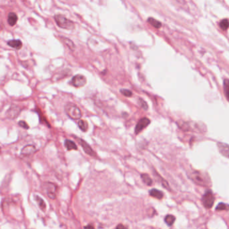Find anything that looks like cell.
I'll return each instance as SVG.
<instances>
[{"mask_svg": "<svg viewBox=\"0 0 229 229\" xmlns=\"http://www.w3.org/2000/svg\"><path fill=\"white\" fill-rule=\"evenodd\" d=\"M188 177L197 185L201 186H210V181L202 172L197 171H190L188 173Z\"/></svg>", "mask_w": 229, "mask_h": 229, "instance_id": "obj_1", "label": "cell"}, {"mask_svg": "<svg viewBox=\"0 0 229 229\" xmlns=\"http://www.w3.org/2000/svg\"><path fill=\"white\" fill-rule=\"evenodd\" d=\"M55 20L59 27L66 30H73L75 28V24L73 22L67 19L65 16L61 14H57L55 16Z\"/></svg>", "mask_w": 229, "mask_h": 229, "instance_id": "obj_2", "label": "cell"}, {"mask_svg": "<svg viewBox=\"0 0 229 229\" xmlns=\"http://www.w3.org/2000/svg\"><path fill=\"white\" fill-rule=\"evenodd\" d=\"M65 111L68 116L73 120H79L82 116L80 109L75 104L71 103L67 104L65 106Z\"/></svg>", "mask_w": 229, "mask_h": 229, "instance_id": "obj_3", "label": "cell"}, {"mask_svg": "<svg viewBox=\"0 0 229 229\" xmlns=\"http://www.w3.org/2000/svg\"><path fill=\"white\" fill-rule=\"evenodd\" d=\"M203 205L206 208L210 209L212 207L214 201H215V197H214L212 192L210 191H207L203 194L202 198Z\"/></svg>", "mask_w": 229, "mask_h": 229, "instance_id": "obj_4", "label": "cell"}, {"mask_svg": "<svg viewBox=\"0 0 229 229\" xmlns=\"http://www.w3.org/2000/svg\"><path fill=\"white\" fill-rule=\"evenodd\" d=\"M44 190L46 192V194L50 198L53 200L55 199L56 197V187L55 184L51 183H46L44 185Z\"/></svg>", "mask_w": 229, "mask_h": 229, "instance_id": "obj_5", "label": "cell"}, {"mask_svg": "<svg viewBox=\"0 0 229 229\" xmlns=\"http://www.w3.org/2000/svg\"><path fill=\"white\" fill-rule=\"evenodd\" d=\"M87 83L86 78L83 75L78 74L72 78L71 84L75 87H83Z\"/></svg>", "mask_w": 229, "mask_h": 229, "instance_id": "obj_6", "label": "cell"}, {"mask_svg": "<svg viewBox=\"0 0 229 229\" xmlns=\"http://www.w3.org/2000/svg\"><path fill=\"white\" fill-rule=\"evenodd\" d=\"M151 122V121L147 118H143L138 122L137 126L135 127V134H138V133L143 131V129H145L146 126Z\"/></svg>", "mask_w": 229, "mask_h": 229, "instance_id": "obj_7", "label": "cell"}, {"mask_svg": "<svg viewBox=\"0 0 229 229\" xmlns=\"http://www.w3.org/2000/svg\"><path fill=\"white\" fill-rule=\"evenodd\" d=\"M76 138L77 139L78 143H80V145L82 146V148H83V151H85L86 153H87V155H89V156H91V157H96V154H95V152L94 151V150L92 149L91 146H90L86 142V141H84L83 140L81 139V138H79L77 137H76Z\"/></svg>", "mask_w": 229, "mask_h": 229, "instance_id": "obj_8", "label": "cell"}, {"mask_svg": "<svg viewBox=\"0 0 229 229\" xmlns=\"http://www.w3.org/2000/svg\"><path fill=\"white\" fill-rule=\"evenodd\" d=\"M217 146L220 153L229 159V145L223 143H218Z\"/></svg>", "mask_w": 229, "mask_h": 229, "instance_id": "obj_9", "label": "cell"}, {"mask_svg": "<svg viewBox=\"0 0 229 229\" xmlns=\"http://www.w3.org/2000/svg\"><path fill=\"white\" fill-rule=\"evenodd\" d=\"M20 114V109L18 107L14 106V107H10V108L8 110L7 112V116L9 118H12V119H14L16 117L18 116Z\"/></svg>", "mask_w": 229, "mask_h": 229, "instance_id": "obj_10", "label": "cell"}, {"mask_svg": "<svg viewBox=\"0 0 229 229\" xmlns=\"http://www.w3.org/2000/svg\"><path fill=\"white\" fill-rule=\"evenodd\" d=\"M36 151V148L33 145H27L22 149L21 153L22 155H25V156H28V155H32L34 152Z\"/></svg>", "mask_w": 229, "mask_h": 229, "instance_id": "obj_11", "label": "cell"}, {"mask_svg": "<svg viewBox=\"0 0 229 229\" xmlns=\"http://www.w3.org/2000/svg\"><path fill=\"white\" fill-rule=\"evenodd\" d=\"M18 21V16L14 12H10L8 14V22L11 26H15V24L17 23Z\"/></svg>", "mask_w": 229, "mask_h": 229, "instance_id": "obj_12", "label": "cell"}, {"mask_svg": "<svg viewBox=\"0 0 229 229\" xmlns=\"http://www.w3.org/2000/svg\"><path fill=\"white\" fill-rule=\"evenodd\" d=\"M8 45L14 49L20 50L22 47V42L20 40H12L8 42Z\"/></svg>", "mask_w": 229, "mask_h": 229, "instance_id": "obj_13", "label": "cell"}, {"mask_svg": "<svg viewBox=\"0 0 229 229\" xmlns=\"http://www.w3.org/2000/svg\"><path fill=\"white\" fill-rule=\"evenodd\" d=\"M149 194L152 197H155V198L161 200L163 197V193L160 190H158L157 189H152L149 191Z\"/></svg>", "mask_w": 229, "mask_h": 229, "instance_id": "obj_14", "label": "cell"}, {"mask_svg": "<svg viewBox=\"0 0 229 229\" xmlns=\"http://www.w3.org/2000/svg\"><path fill=\"white\" fill-rule=\"evenodd\" d=\"M65 147L67 148L68 151L77 149V146L76 145V144L71 140H65Z\"/></svg>", "mask_w": 229, "mask_h": 229, "instance_id": "obj_15", "label": "cell"}, {"mask_svg": "<svg viewBox=\"0 0 229 229\" xmlns=\"http://www.w3.org/2000/svg\"><path fill=\"white\" fill-rule=\"evenodd\" d=\"M147 22H148V23H149L151 25V26H152L156 28H160L162 26V24L159 21H158V20H155L152 18H148Z\"/></svg>", "mask_w": 229, "mask_h": 229, "instance_id": "obj_16", "label": "cell"}, {"mask_svg": "<svg viewBox=\"0 0 229 229\" xmlns=\"http://www.w3.org/2000/svg\"><path fill=\"white\" fill-rule=\"evenodd\" d=\"M223 89H224V92L226 95V97L229 100V80L226 79L223 82Z\"/></svg>", "mask_w": 229, "mask_h": 229, "instance_id": "obj_17", "label": "cell"}, {"mask_svg": "<svg viewBox=\"0 0 229 229\" xmlns=\"http://www.w3.org/2000/svg\"><path fill=\"white\" fill-rule=\"evenodd\" d=\"M63 42H64V43L66 44V46H67L68 48H69L71 50L73 51V50H75V46L74 43H73V42L71 40H70V39L67 38H63Z\"/></svg>", "mask_w": 229, "mask_h": 229, "instance_id": "obj_18", "label": "cell"}, {"mask_svg": "<svg viewBox=\"0 0 229 229\" xmlns=\"http://www.w3.org/2000/svg\"><path fill=\"white\" fill-rule=\"evenodd\" d=\"M141 178H142L144 183H146L147 185H151L152 184V180L148 174H142L141 175Z\"/></svg>", "mask_w": 229, "mask_h": 229, "instance_id": "obj_19", "label": "cell"}, {"mask_svg": "<svg viewBox=\"0 0 229 229\" xmlns=\"http://www.w3.org/2000/svg\"><path fill=\"white\" fill-rule=\"evenodd\" d=\"M78 126L80 127V128L83 132H86L87 131V129H88V124L87 123V122L84 121L83 120H81L79 121Z\"/></svg>", "mask_w": 229, "mask_h": 229, "instance_id": "obj_20", "label": "cell"}, {"mask_svg": "<svg viewBox=\"0 0 229 229\" xmlns=\"http://www.w3.org/2000/svg\"><path fill=\"white\" fill-rule=\"evenodd\" d=\"M36 202H37L39 206V207H40V208L41 209V210H43V211H44L45 210H46L47 206H46V203H45L44 200H42L41 197H40L39 196H36Z\"/></svg>", "mask_w": 229, "mask_h": 229, "instance_id": "obj_21", "label": "cell"}, {"mask_svg": "<svg viewBox=\"0 0 229 229\" xmlns=\"http://www.w3.org/2000/svg\"><path fill=\"white\" fill-rule=\"evenodd\" d=\"M220 27L223 30H227L229 28V20L228 19H223L221 22H220Z\"/></svg>", "mask_w": 229, "mask_h": 229, "instance_id": "obj_22", "label": "cell"}, {"mask_svg": "<svg viewBox=\"0 0 229 229\" xmlns=\"http://www.w3.org/2000/svg\"><path fill=\"white\" fill-rule=\"evenodd\" d=\"M175 220V217L173 215H167L165 218V222L167 225L171 226L173 224Z\"/></svg>", "mask_w": 229, "mask_h": 229, "instance_id": "obj_23", "label": "cell"}, {"mask_svg": "<svg viewBox=\"0 0 229 229\" xmlns=\"http://www.w3.org/2000/svg\"><path fill=\"white\" fill-rule=\"evenodd\" d=\"M216 210H229V205L224 203H219L216 208Z\"/></svg>", "mask_w": 229, "mask_h": 229, "instance_id": "obj_24", "label": "cell"}, {"mask_svg": "<svg viewBox=\"0 0 229 229\" xmlns=\"http://www.w3.org/2000/svg\"><path fill=\"white\" fill-rule=\"evenodd\" d=\"M120 93H121L122 94L124 95V96H126V97H127V98L131 97V96L132 95V92L131 91V90H129V89H120Z\"/></svg>", "mask_w": 229, "mask_h": 229, "instance_id": "obj_25", "label": "cell"}, {"mask_svg": "<svg viewBox=\"0 0 229 229\" xmlns=\"http://www.w3.org/2000/svg\"><path fill=\"white\" fill-rule=\"evenodd\" d=\"M138 102H139V105L140 106V107L142 108H143L145 110H146L148 109V105L146 103V101H144L143 99H139L138 100Z\"/></svg>", "mask_w": 229, "mask_h": 229, "instance_id": "obj_26", "label": "cell"}, {"mask_svg": "<svg viewBox=\"0 0 229 229\" xmlns=\"http://www.w3.org/2000/svg\"><path fill=\"white\" fill-rule=\"evenodd\" d=\"M18 124L24 129L29 128V126H28V124L26 123V122H24V121H20L18 122Z\"/></svg>", "mask_w": 229, "mask_h": 229, "instance_id": "obj_27", "label": "cell"}, {"mask_svg": "<svg viewBox=\"0 0 229 229\" xmlns=\"http://www.w3.org/2000/svg\"><path fill=\"white\" fill-rule=\"evenodd\" d=\"M116 229H126V227H124L122 224H118Z\"/></svg>", "mask_w": 229, "mask_h": 229, "instance_id": "obj_28", "label": "cell"}, {"mask_svg": "<svg viewBox=\"0 0 229 229\" xmlns=\"http://www.w3.org/2000/svg\"><path fill=\"white\" fill-rule=\"evenodd\" d=\"M84 229H95V228L92 225H87L86 226V227H84Z\"/></svg>", "mask_w": 229, "mask_h": 229, "instance_id": "obj_29", "label": "cell"}]
</instances>
